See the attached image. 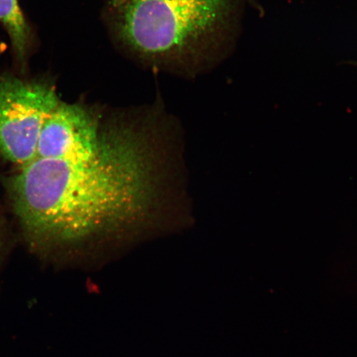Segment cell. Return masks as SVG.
I'll list each match as a JSON object with an SVG mask.
<instances>
[{"mask_svg": "<svg viewBox=\"0 0 357 357\" xmlns=\"http://www.w3.org/2000/svg\"><path fill=\"white\" fill-rule=\"evenodd\" d=\"M109 128L86 158H35L3 180L25 243L45 260L82 252L91 243L137 225L155 199V158L134 127Z\"/></svg>", "mask_w": 357, "mask_h": 357, "instance_id": "1", "label": "cell"}, {"mask_svg": "<svg viewBox=\"0 0 357 357\" xmlns=\"http://www.w3.org/2000/svg\"><path fill=\"white\" fill-rule=\"evenodd\" d=\"M61 101L51 75L0 73V155L17 168L32 162L43 124Z\"/></svg>", "mask_w": 357, "mask_h": 357, "instance_id": "3", "label": "cell"}, {"mask_svg": "<svg viewBox=\"0 0 357 357\" xmlns=\"http://www.w3.org/2000/svg\"><path fill=\"white\" fill-rule=\"evenodd\" d=\"M101 114L82 102L61 101L48 116L38 138L35 158H86L104 145L109 128H102Z\"/></svg>", "mask_w": 357, "mask_h": 357, "instance_id": "4", "label": "cell"}, {"mask_svg": "<svg viewBox=\"0 0 357 357\" xmlns=\"http://www.w3.org/2000/svg\"><path fill=\"white\" fill-rule=\"evenodd\" d=\"M0 25L10 41L15 73L29 75L37 39L19 0H0Z\"/></svg>", "mask_w": 357, "mask_h": 357, "instance_id": "5", "label": "cell"}, {"mask_svg": "<svg viewBox=\"0 0 357 357\" xmlns=\"http://www.w3.org/2000/svg\"><path fill=\"white\" fill-rule=\"evenodd\" d=\"M245 0H105L104 21L124 54L146 68L195 77L230 54Z\"/></svg>", "mask_w": 357, "mask_h": 357, "instance_id": "2", "label": "cell"}, {"mask_svg": "<svg viewBox=\"0 0 357 357\" xmlns=\"http://www.w3.org/2000/svg\"><path fill=\"white\" fill-rule=\"evenodd\" d=\"M12 238L7 225L6 216L0 204V270L6 261L12 248Z\"/></svg>", "mask_w": 357, "mask_h": 357, "instance_id": "6", "label": "cell"}]
</instances>
